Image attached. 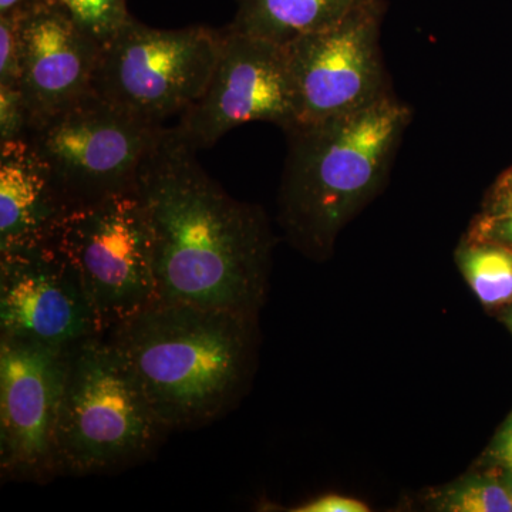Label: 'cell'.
I'll use <instances>...</instances> for the list:
<instances>
[{
    "label": "cell",
    "instance_id": "14",
    "mask_svg": "<svg viewBox=\"0 0 512 512\" xmlns=\"http://www.w3.org/2000/svg\"><path fill=\"white\" fill-rule=\"evenodd\" d=\"M229 30L288 46L338 25L370 0H238Z\"/></svg>",
    "mask_w": 512,
    "mask_h": 512
},
{
    "label": "cell",
    "instance_id": "17",
    "mask_svg": "<svg viewBox=\"0 0 512 512\" xmlns=\"http://www.w3.org/2000/svg\"><path fill=\"white\" fill-rule=\"evenodd\" d=\"M80 28L103 45L131 18L126 0H63Z\"/></svg>",
    "mask_w": 512,
    "mask_h": 512
},
{
    "label": "cell",
    "instance_id": "8",
    "mask_svg": "<svg viewBox=\"0 0 512 512\" xmlns=\"http://www.w3.org/2000/svg\"><path fill=\"white\" fill-rule=\"evenodd\" d=\"M384 0H370L345 20L285 46L296 124L356 113L393 96L380 33Z\"/></svg>",
    "mask_w": 512,
    "mask_h": 512
},
{
    "label": "cell",
    "instance_id": "4",
    "mask_svg": "<svg viewBox=\"0 0 512 512\" xmlns=\"http://www.w3.org/2000/svg\"><path fill=\"white\" fill-rule=\"evenodd\" d=\"M170 433L106 335L69 349L59 423L60 476H100L144 463Z\"/></svg>",
    "mask_w": 512,
    "mask_h": 512
},
{
    "label": "cell",
    "instance_id": "1",
    "mask_svg": "<svg viewBox=\"0 0 512 512\" xmlns=\"http://www.w3.org/2000/svg\"><path fill=\"white\" fill-rule=\"evenodd\" d=\"M178 127H163L141 165L158 301L258 315L271 264L264 212L235 200Z\"/></svg>",
    "mask_w": 512,
    "mask_h": 512
},
{
    "label": "cell",
    "instance_id": "22",
    "mask_svg": "<svg viewBox=\"0 0 512 512\" xmlns=\"http://www.w3.org/2000/svg\"><path fill=\"white\" fill-rule=\"evenodd\" d=\"M470 235L493 239L512 249V218L487 217L481 214V217L474 222Z\"/></svg>",
    "mask_w": 512,
    "mask_h": 512
},
{
    "label": "cell",
    "instance_id": "23",
    "mask_svg": "<svg viewBox=\"0 0 512 512\" xmlns=\"http://www.w3.org/2000/svg\"><path fill=\"white\" fill-rule=\"evenodd\" d=\"M490 457L498 466L512 468V413L505 421L503 429L498 431L497 436L490 447Z\"/></svg>",
    "mask_w": 512,
    "mask_h": 512
},
{
    "label": "cell",
    "instance_id": "27",
    "mask_svg": "<svg viewBox=\"0 0 512 512\" xmlns=\"http://www.w3.org/2000/svg\"><path fill=\"white\" fill-rule=\"evenodd\" d=\"M62 2H63V0H62Z\"/></svg>",
    "mask_w": 512,
    "mask_h": 512
},
{
    "label": "cell",
    "instance_id": "10",
    "mask_svg": "<svg viewBox=\"0 0 512 512\" xmlns=\"http://www.w3.org/2000/svg\"><path fill=\"white\" fill-rule=\"evenodd\" d=\"M220 55L200 99L181 114L178 130L198 151L251 121L284 131L296 124L285 46L222 29Z\"/></svg>",
    "mask_w": 512,
    "mask_h": 512
},
{
    "label": "cell",
    "instance_id": "5",
    "mask_svg": "<svg viewBox=\"0 0 512 512\" xmlns=\"http://www.w3.org/2000/svg\"><path fill=\"white\" fill-rule=\"evenodd\" d=\"M164 126L89 92L26 130L70 211L137 190L138 173Z\"/></svg>",
    "mask_w": 512,
    "mask_h": 512
},
{
    "label": "cell",
    "instance_id": "24",
    "mask_svg": "<svg viewBox=\"0 0 512 512\" xmlns=\"http://www.w3.org/2000/svg\"><path fill=\"white\" fill-rule=\"evenodd\" d=\"M22 2L23 0H0V13L9 12V10L15 9Z\"/></svg>",
    "mask_w": 512,
    "mask_h": 512
},
{
    "label": "cell",
    "instance_id": "3",
    "mask_svg": "<svg viewBox=\"0 0 512 512\" xmlns=\"http://www.w3.org/2000/svg\"><path fill=\"white\" fill-rule=\"evenodd\" d=\"M410 121L412 110L393 94L285 131L278 210L293 247L313 259L330 254L340 231L383 187Z\"/></svg>",
    "mask_w": 512,
    "mask_h": 512
},
{
    "label": "cell",
    "instance_id": "13",
    "mask_svg": "<svg viewBox=\"0 0 512 512\" xmlns=\"http://www.w3.org/2000/svg\"><path fill=\"white\" fill-rule=\"evenodd\" d=\"M70 208L26 137L0 143V254L52 244Z\"/></svg>",
    "mask_w": 512,
    "mask_h": 512
},
{
    "label": "cell",
    "instance_id": "20",
    "mask_svg": "<svg viewBox=\"0 0 512 512\" xmlns=\"http://www.w3.org/2000/svg\"><path fill=\"white\" fill-rule=\"evenodd\" d=\"M483 215L512 218V165L498 177L485 200Z\"/></svg>",
    "mask_w": 512,
    "mask_h": 512
},
{
    "label": "cell",
    "instance_id": "18",
    "mask_svg": "<svg viewBox=\"0 0 512 512\" xmlns=\"http://www.w3.org/2000/svg\"><path fill=\"white\" fill-rule=\"evenodd\" d=\"M0 86L19 89V46L15 9L0 13Z\"/></svg>",
    "mask_w": 512,
    "mask_h": 512
},
{
    "label": "cell",
    "instance_id": "9",
    "mask_svg": "<svg viewBox=\"0 0 512 512\" xmlns=\"http://www.w3.org/2000/svg\"><path fill=\"white\" fill-rule=\"evenodd\" d=\"M69 349L0 336V476L46 484L60 476L57 423Z\"/></svg>",
    "mask_w": 512,
    "mask_h": 512
},
{
    "label": "cell",
    "instance_id": "26",
    "mask_svg": "<svg viewBox=\"0 0 512 512\" xmlns=\"http://www.w3.org/2000/svg\"><path fill=\"white\" fill-rule=\"evenodd\" d=\"M507 323L508 326H510V329L512 330V311L510 312V315H508Z\"/></svg>",
    "mask_w": 512,
    "mask_h": 512
},
{
    "label": "cell",
    "instance_id": "16",
    "mask_svg": "<svg viewBox=\"0 0 512 512\" xmlns=\"http://www.w3.org/2000/svg\"><path fill=\"white\" fill-rule=\"evenodd\" d=\"M433 505L446 512H512V497L503 480L473 474L448 485Z\"/></svg>",
    "mask_w": 512,
    "mask_h": 512
},
{
    "label": "cell",
    "instance_id": "6",
    "mask_svg": "<svg viewBox=\"0 0 512 512\" xmlns=\"http://www.w3.org/2000/svg\"><path fill=\"white\" fill-rule=\"evenodd\" d=\"M222 37V30L205 26L154 29L131 16L101 45L92 90L131 116L164 126L204 93Z\"/></svg>",
    "mask_w": 512,
    "mask_h": 512
},
{
    "label": "cell",
    "instance_id": "7",
    "mask_svg": "<svg viewBox=\"0 0 512 512\" xmlns=\"http://www.w3.org/2000/svg\"><path fill=\"white\" fill-rule=\"evenodd\" d=\"M50 245L76 272L101 335L158 302L150 234L137 192L69 211Z\"/></svg>",
    "mask_w": 512,
    "mask_h": 512
},
{
    "label": "cell",
    "instance_id": "12",
    "mask_svg": "<svg viewBox=\"0 0 512 512\" xmlns=\"http://www.w3.org/2000/svg\"><path fill=\"white\" fill-rule=\"evenodd\" d=\"M15 15L28 130L92 92L101 45L62 0H23Z\"/></svg>",
    "mask_w": 512,
    "mask_h": 512
},
{
    "label": "cell",
    "instance_id": "21",
    "mask_svg": "<svg viewBox=\"0 0 512 512\" xmlns=\"http://www.w3.org/2000/svg\"><path fill=\"white\" fill-rule=\"evenodd\" d=\"M293 512H369L362 501L339 494H326L293 508Z\"/></svg>",
    "mask_w": 512,
    "mask_h": 512
},
{
    "label": "cell",
    "instance_id": "19",
    "mask_svg": "<svg viewBox=\"0 0 512 512\" xmlns=\"http://www.w3.org/2000/svg\"><path fill=\"white\" fill-rule=\"evenodd\" d=\"M26 127L22 93L16 87L0 86V143L25 136Z\"/></svg>",
    "mask_w": 512,
    "mask_h": 512
},
{
    "label": "cell",
    "instance_id": "11",
    "mask_svg": "<svg viewBox=\"0 0 512 512\" xmlns=\"http://www.w3.org/2000/svg\"><path fill=\"white\" fill-rule=\"evenodd\" d=\"M99 335L76 272L53 245L0 254V336L72 349Z\"/></svg>",
    "mask_w": 512,
    "mask_h": 512
},
{
    "label": "cell",
    "instance_id": "2",
    "mask_svg": "<svg viewBox=\"0 0 512 512\" xmlns=\"http://www.w3.org/2000/svg\"><path fill=\"white\" fill-rule=\"evenodd\" d=\"M256 316L156 302L109 333L168 431L221 419L254 367Z\"/></svg>",
    "mask_w": 512,
    "mask_h": 512
},
{
    "label": "cell",
    "instance_id": "25",
    "mask_svg": "<svg viewBox=\"0 0 512 512\" xmlns=\"http://www.w3.org/2000/svg\"><path fill=\"white\" fill-rule=\"evenodd\" d=\"M501 480H503L505 487H507L508 493H510L512 497V468H507V470H505L504 477L501 478Z\"/></svg>",
    "mask_w": 512,
    "mask_h": 512
},
{
    "label": "cell",
    "instance_id": "15",
    "mask_svg": "<svg viewBox=\"0 0 512 512\" xmlns=\"http://www.w3.org/2000/svg\"><path fill=\"white\" fill-rule=\"evenodd\" d=\"M457 264L485 306L512 301V249L493 239L468 234L457 251Z\"/></svg>",
    "mask_w": 512,
    "mask_h": 512
}]
</instances>
